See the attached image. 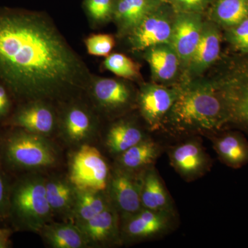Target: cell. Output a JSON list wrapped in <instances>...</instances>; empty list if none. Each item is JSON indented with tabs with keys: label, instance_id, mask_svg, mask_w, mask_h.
Masks as SVG:
<instances>
[{
	"label": "cell",
	"instance_id": "1",
	"mask_svg": "<svg viewBox=\"0 0 248 248\" xmlns=\"http://www.w3.org/2000/svg\"><path fill=\"white\" fill-rule=\"evenodd\" d=\"M88 70L43 14L0 7V79L27 103L66 100L87 84Z\"/></svg>",
	"mask_w": 248,
	"mask_h": 248
},
{
	"label": "cell",
	"instance_id": "18",
	"mask_svg": "<svg viewBox=\"0 0 248 248\" xmlns=\"http://www.w3.org/2000/svg\"><path fill=\"white\" fill-rule=\"evenodd\" d=\"M39 234L46 244L53 248H89L84 235L71 221L46 224Z\"/></svg>",
	"mask_w": 248,
	"mask_h": 248
},
{
	"label": "cell",
	"instance_id": "2",
	"mask_svg": "<svg viewBox=\"0 0 248 248\" xmlns=\"http://www.w3.org/2000/svg\"><path fill=\"white\" fill-rule=\"evenodd\" d=\"M10 128L0 135V162L5 170L42 173L58 166L60 151L50 138L22 128Z\"/></svg>",
	"mask_w": 248,
	"mask_h": 248
},
{
	"label": "cell",
	"instance_id": "9",
	"mask_svg": "<svg viewBox=\"0 0 248 248\" xmlns=\"http://www.w3.org/2000/svg\"><path fill=\"white\" fill-rule=\"evenodd\" d=\"M173 22L169 15L156 9L133 30L130 41L135 50L141 51L161 44H170Z\"/></svg>",
	"mask_w": 248,
	"mask_h": 248
},
{
	"label": "cell",
	"instance_id": "26",
	"mask_svg": "<svg viewBox=\"0 0 248 248\" xmlns=\"http://www.w3.org/2000/svg\"><path fill=\"white\" fill-rule=\"evenodd\" d=\"M141 200L143 208L153 211H169V195L154 169L146 170L143 174Z\"/></svg>",
	"mask_w": 248,
	"mask_h": 248
},
{
	"label": "cell",
	"instance_id": "3",
	"mask_svg": "<svg viewBox=\"0 0 248 248\" xmlns=\"http://www.w3.org/2000/svg\"><path fill=\"white\" fill-rule=\"evenodd\" d=\"M45 184L42 173L23 174L11 184L9 218L17 229L39 233L52 221Z\"/></svg>",
	"mask_w": 248,
	"mask_h": 248
},
{
	"label": "cell",
	"instance_id": "34",
	"mask_svg": "<svg viewBox=\"0 0 248 248\" xmlns=\"http://www.w3.org/2000/svg\"><path fill=\"white\" fill-rule=\"evenodd\" d=\"M11 107V99L7 89L6 86L0 85V120L7 117Z\"/></svg>",
	"mask_w": 248,
	"mask_h": 248
},
{
	"label": "cell",
	"instance_id": "20",
	"mask_svg": "<svg viewBox=\"0 0 248 248\" xmlns=\"http://www.w3.org/2000/svg\"><path fill=\"white\" fill-rule=\"evenodd\" d=\"M215 151L222 162L232 169L248 164V142L238 133H228L214 141Z\"/></svg>",
	"mask_w": 248,
	"mask_h": 248
},
{
	"label": "cell",
	"instance_id": "8",
	"mask_svg": "<svg viewBox=\"0 0 248 248\" xmlns=\"http://www.w3.org/2000/svg\"><path fill=\"white\" fill-rule=\"evenodd\" d=\"M58 123V117L51 103L35 101L26 103L5 124L50 138L57 131Z\"/></svg>",
	"mask_w": 248,
	"mask_h": 248
},
{
	"label": "cell",
	"instance_id": "10",
	"mask_svg": "<svg viewBox=\"0 0 248 248\" xmlns=\"http://www.w3.org/2000/svg\"><path fill=\"white\" fill-rule=\"evenodd\" d=\"M203 26L198 13H179L174 18L170 45L180 62L188 64L200 42Z\"/></svg>",
	"mask_w": 248,
	"mask_h": 248
},
{
	"label": "cell",
	"instance_id": "33",
	"mask_svg": "<svg viewBox=\"0 0 248 248\" xmlns=\"http://www.w3.org/2000/svg\"><path fill=\"white\" fill-rule=\"evenodd\" d=\"M212 0H169L177 14L198 13L201 14Z\"/></svg>",
	"mask_w": 248,
	"mask_h": 248
},
{
	"label": "cell",
	"instance_id": "21",
	"mask_svg": "<svg viewBox=\"0 0 248 248\" xmlns=\"http://www.w3.org/2000/svg\"><path fill=\"white\" fill-rule=\"evenodd\" d=\"M159 152V146L155 142L144 139L119 155L118 166L127 170L141 172L154 164Z\"/></svg>",
	"mask_w": 248,
	"mask_h": 248
},
{
	"label": "cell",
	"instance_id": "16",
	"mask_svg": "<svg viewBox=\"0 0 248 248\" xmlns=\"http://www.w3.org/2000/svg\"><path fill=\"white\" fill-rule=\"evenodd\" d=\"M91 95L98 107L103 110L115 111L124 108L131 100L128 86L119 80L102 78L93 83Z\"/></svg>",
	"mask_w": 248,
	"mask_h": 248
},
{
	"label": "cell",
	"instance_id": "31",
	"mask_svg": "<svg viewBox=\"0 0 248 248\" xmlns=\"http://www.w3.org/2000/svg\"><path fill=\"white\" fill-rule=\"evenodd\" d=\"M228 38L235 48L243 53H248V17L231 28Z\"/></svg>",
	"mask_w": 248,
	"mask_h": 248
},
{
	"label": "cell",
	"instance_id": "28",
	"mask_svg": "<svg viewBox=\"0 0 248 248\" xmlns=\"http://www.w3.org/2000/svg\"><path fill=\"white\" fill-rule=\"evenodd\" d=\"M104 66L116 76L125 79H133L138 76V65L131 60L120 53H113L107 56Z\"/></svg>",
	"mask_w": 248,
	"mask_h": 248
},
{
	"label": "cell",
	"instance_id": "29",
	"mask_svg": "<svg viewBox=\"0 0 248 248\" xmlns=\"http://www.w3.org/2000/svg\"><path fill=\"white\" fill-rule=\"evenodd\" d=\"M115 0H84V6L90 17L97 22H104L114 14Z\"/></svg>",
	"mask_w": 248,
	"mask_h": 248
},
{
	"label": "cell",
	"instance_id": "5",
	"mask_svg": "<svg viewBox=\"0 0 248 248\" xmlns=\"http://www.w3.org/2000/svg\"><path fill=\"white\" fill-rule=\"evenodd\" d=\"M107 161L95 147L76 148L69 160L68 179L78 190L106 192L110 179Z\"/></svg>",
	"mask_w": 248,
	"mask_h": 248
},
{
	"label": "cell",
	"instance_id": "14",
	"mask_svg": "<svg viewBox=\"0 0 248 248\" xmlns=\"http://www.w3.org/2000/svg\"><path fill=\"white\" fill-rule=\"evenodd\" d=\"M168 212L142 208L138 213L123 218L122 233L133 240L146 239L161 234L169 225Z\"/></svg>",
	"mask_w": 248,
	"mask_h": 248
},
{
	"label": "cell",
	"instance_id": "13",
	"mask_svg": "<svg viewBox=\"0 0 248 248\" xmlns=\"http://www.w3.org/2000/svg\"><path fill=\"white\" fill-rule=\"evenodd\" d=\"M46 195L53 216L63 221H71L78 190L67 177L53 175L46 177Z\"/></svg>",
	"mask_w": 248,
	"mask_h": 248
},
{
	"label": "cell",
	"instance_id": "4",
	"mask_svg": "<svg viewBox=\"0 0 248 248\" xmlns=\"http://www.w3.org/2000/svg\"><path fill=\"white\" fill-rule=\"evenodd\" d=\"M169 113L173 124L181 129L213 130L228 119L224 102L205 85L179 91Z\"/></svg>",
	"mask_w": 248,
	"mask_h": 248
},
{
	"label": "cell",
	"instance_id": "24",
	"mask_svg": "<svg viewBox=\"0 0 248 248\" xmlns=\"http://www.w3.org/2000/svg\"><path fill=\"white\" fill-rule=\"evenodd\" d=\"M141 130L128 122H117L109 129L105 139L106 147L111 154L119 155L143 141Z\"/></svg>",
	"mask_w": 248,
	"mask_h": 248
},
{
	"label": "cell",
	"instance_id": "7",
	"mask_svg": "<svg viewBox=\"0 0 248 248\" xmlns=\"http://www.w3.org/2000/svg\"><path fill=\"white\" fill-rule=\"evenodd\" d=\"M59 137L68 146L77 148L85 144H91L97 135V124L95 118L84 106H68L58 118Z\"/></svg>",
	"mask_w": 248,
	"mask_h": 248
},
{
	"label": "cell",
	"instance_id": "22",
	"mask_svg": "<svg viewBox=\"0 0 248 248\" xmlns=\"http://www.w3.org/2000/svg\"><path fill=\"white\" fill-rule=\"evenodd\" d=\"M156 6V0H117L113 14L122 29L133 31Z\"/></svg>",
	"mask_w": 248,
	"mask_h": 248
},
{
	"label": "cell",
	"instance_id": "25",
	"mask_svg": "<svg viewBox=\"0 0 248 248\" xmlns=\"http://www.w3.org/2000/svg\"><path fill=\"white\" fill-rule=\"evenodd\" d=\"M224 103L228 119L248 128V71L230 86L225 93Z\"/></svg>",
	"mask_w": 248,
	"mask_h": 248
},
{
	"label": "cell",
	"instance_id": "27",
	"mask_svg": "<svg viewBox=\"0 0 248 248\" xmlns=\"http://www.w3.org/2000/svg\"><path fill=\"white\" fill-rule=\"evenodd\" d=\"M212 17L224 27H235L248 17V0H217Z\"/></svg>",
	"mask_w": 248,
	"mask_h": 248
},
{
	"label": "cell",
	"instance_id": "17",
	"mask_svg": "<svg viewBox=\"0 0 248 248\" xmlns=\"http://www.w3.org/2000/svg\"><path fill=\"white\" fill-rule=\"evenodd\" d=\"M221 50V38L215 24L204 23L200 42L188 63L190 73L200 75L216 61Z\"/></svg>",
	"mask_w": 248,
	"mask_h": 248
},
{
	"label": "cell",
	"instance_id": "12",
	"mask_svg": "<svg viewBox=\"0 0 248 248\" xmlns=\"http://www.w3.org/2000/svg\"><path fill=\"white\" fill-rule=\"evenodd\" d=\"M178 93L157 85L143 86L139 95V105L150 128L155 130L159 126L177 99Z\"/></svg>",
	"mask_w": 248,
	"mask_h": 248
},
{
	"label": "cell",
	"instance_id": "30",
	"mask_svg": "<svg viewBox=\"0 0 248 248\" xmlns=\"http://www.w3.org/2000/svg\"><path fill=\"white\" fill-rule=\"evenodd\" d=\"M86 46L90 55L107 57L115 46V40L108 34H98L89 37L86 40Z\"/></svg>",
	"mask_w": 248,
	"mask_h": 248
},
{
	"label": "cell",
	"instance_id": "32",
	"mask_svg": "<svg viewBox=\"0 0 248 248\" xmlns=\"http://www.w3.org/2000/svg\"><path fill=\"white\" fill-rule=\"evenodd\" d=\"M6 172L0 162V220L6 219L9 217L11 184Z\"/></svg>",
	"mask_w": 248,
	"mask_h": 248
},
{
	"label": "cell",
	"instance_id": "11",
	"mask_svg": "<svg viewBox=\"0 0 248 248\" xmlns=\"http://www.w3.org/2000/svg\"><path fill=\"white\" fill-rule=\"evenodd\" d=\"M78 226L89 248L112 246L121 240L122 231L119 213L112 205L94 218Z\"/></svg>",
	"mask_w": 248,
	"mask_h": 248
},
{
	"label": "cell",
	"instance_id": "6",
	"mask_svg": "<svg viewBox=\"0 0 248 248\" xmlns=\"http://www.w3.org/2000/svg\"><path fill=\"white\" fill-rule=\"evenodd\" d=\"M145 172V171H144ZM143 174L117 166L110 174L107 192L112 205L122 218L138 213L143 208L141 195Z\"/></svg>",
	"mask_w": 248,
	"mask_h": 248
},
{
	"label": "cell",
	"instance_id": "19",
	"mask_svg": "<svg viewBox=\"0 0 248 248\" xmlns=\"http://www.w3.org/2000/svg\"><path fill=\"white\" fill-rule=\"evenodd\" d=\"M146 58L153 78L158 81L172 79L179 68L177 53L170 44H161L147 49Z\"/></svg>",
	"mask_w": 248,
	"mask_h": 248
},
{
	"label": "cell",
	"instance_id": "15",
	"mask_svg": "<svg viewBox=\"0 0 248 248\" xmlns=\"http://www.w3.org/2000/svg\"><path fill=\"white\" fill-rule=\"evenodd\" d=\"M171 163L183 177L190 179L199 177L208 165V156L199 142L182 143L171 152Z\"/></svg>",
	"mask_w": 248,
	"mask_h": 248
},
{
	"label": "cell",
	"instance_id": "23",
	"mask_svg": "<svg viewBox=\"0 0 248 248\" xmlns=\"http://www.w3.org/2000/svg\"><path fill=\"white\" fill-rule=\"evenodd\" d=\"M112 205L107 191L78 190L72 222L78 225L89 221Z\"/></svg>",
	"mask_w": 248,
	"mask_h": 248
},
{
	"label": "cell",
	"instance_id": "35",
	"mask_svg": "<svg viewBox=\"0 0 248 248\" xmlns=\"http://www.w3.org/2000/svg\"><path fill=\"white\" fill-rule=\"evenodd\" d=\"M12 231L9 228H0V239L11 237Z\"/></svg>",
	"mask_w": 248,
	"mask_h": 248
}]
</instances>
